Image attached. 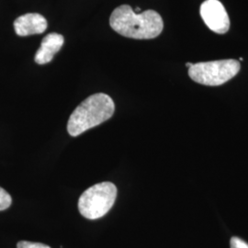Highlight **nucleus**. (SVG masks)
<instances>
[{
  "label": "nucleus",
  "instance_id": "nucleus-1",
  "mask_svg": "<svg viewBox=\"0 0 248 248\" xmlns=\"http://www.w3.org/2000/svg\"><path fill=\"white\" fill-rule=\"evenodd\" d=\"M109 24L119 34L137 40L156 38L164 29L162 17L156 11L149 9L135 13L129 5H122L114 9Z\"/></svg>",
  "mask_w": 248,
  "mask_h": 248
},
{
  "label": "nucleus",
  "instance_id": "nucleus-2",
  "mask_svg": "<svg viewBox=\"0 0 248 248\" xmlns=\"http://www.w3.org/2000/svg\"><path fill=\"white\" fill-rule=\"evenodd\" d=\"M115 110L112 98L104 93L89 96L73 111L67 124L71 136H78L110 119Z\"/></svg>",
  "mask_w": 248,
  "mask_h": 248
},
{
  "label": "nucleus",
  "instance_id": "nucleus-3",
  "mask_svg": "<svg viewBox=\"0 0 248 248\" xmlns=\"http://www.w3.org/2000/svg\"><path fill=\"white\" fill-rule=\"evenodd\" d=\"M117 187L111 182H102L90 186L80 196L78 210L89 220L103 217L115 203Z\"/></svg>",
  "mask_w": 248,
  "mask_h": 248
},
{
  "label": "nucleus",
  "instance_id": "nucleus-4",
  "mask_svg": "<svg viewBox=\"0 0 248 248\" xmlns=\"http://www.w3.org/2000/svg\"><path fill=\"white\" fill-rule=\"evenodd\" d=\"M240 69V62L233 59L198 62L189 67L188 76L199 84L215 87L234 78Z\"/></svg>",
  "mask_w": 248,
  "mask_h": 248
},
{
  "label": "nucleus",
  "instance_id": "nucleus-5",
  "mask_svg": "<svg viewBox=\"0 0 248 248\" xmlns=\"http://www.w3.org/2000/svg\"><path fill=\"white\" fill-rule=\"evenodd\" d=\"M201 16L208 28L216 33L224 34L230 29V18L219 0H206L201 6Z\"/></svg>",
  "mask_w": 248,
  "mask_h": 248
},
{
  "label": "nucleus",
  "instance_id": "nucleus-6",
  "mask_svg": "<svg viewBox=\"0 0 248 248\" xmlns=\"http://www.w3.org/2000/svg\"><path fill=\"white\" fill-rule=\"evenodd\" d=\"M47 26L46 18L38 13H27L14 21V29L18 36L44 33Z\"/></svg>",
  "mask_w": 248,
  "mask_h": 248
},
{
  "label": "nucleus",
  "instance_id": "nucleus-7",
  "mask_svg": "<svg viewBox=\"0 0 248 248\" xmlns=\"http://www.w3.org/2000/svg\"><path fill=\"white\" fill-rule=\"evenodd\" d=\"M63 42V36L55 32L45 36L40 49L36 53L34 57L36 63L45 64L51 62L55 53H58L62 48Z\"/></svg>",
  "mask_w": 248,
  "mask_h": 248
},
{
  "label": "nucleus",
  "instance_id": "nucleus-8",
  "mask_svg": "<svg viewBox=\"0 0 248 248\" xmlns=\"http://www.w3.org/2000/svg\"><path fill=\"white\" fill-rule=\"evenodd\" d=\"M12 203V199L9 193L0 187V211L7 210Z\"/></svg>",
  "mask_w": 248,
  "mask_h": 248
},
{
  "label": "nucleus",
  "instance_id": "nucleus-9",
  "mask_svg": "<svg viewBox=\"0 0 248 248\" xmlns=\"http://www.w3.org/2000/svg\"><path fill=\"white\" fill-rule=\"evenodd\" d=\"M17 248H51L45 244L41 243H32L28 241H20L17 245Z\"/></svg>",
  "mask_w": 248,
  "mask_h": 248
},
{
  "label": "nucleus",
  "instance_id": "nucleus-10",
  "mask_svg": "<svg viewBox=\"0 0 248 248\" xmlns=\"http://www.w3.org/2000/svg\"><path fill=\"white\" fill-rule=\"evenodd\" d=\"M231 248H248V244L239 237H232L231 239Z\"/></svg>",
  "mask_w": 248,
  "mask_h": 248
},
{
  "label": "nucleus",
  "instance_id": "nucleus-11",
  "mask_svg": "<svg viewBox=\"0 0 248 248\" xmlns=\"http://www.w3.org/2000/svg\"><path fill=\"white\" fill-rule=\"evenodd\" d=\"M192 65H193V63H192V62H186V67H188V68H189V67H191Z\"/></svg>",
  "mask_w": 248,
  "mask_h": 248
},
{
  "label": "nucleus",
  "instance_id": "nucleus-12",
  "mask_svg": "<svg viewBox=\"0 0 248 248\" xmlns=\"http://www.w3.org/2000/svg\"><path fill=\"white\" fill-rule=\"evenodd\" d=\"M136 11H138V12H140V11H141V9H140V8H137V9H136Z\"/></svg>",
  "mask_w": 248,
  "mask_h": 248
}]
</instances>
